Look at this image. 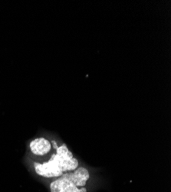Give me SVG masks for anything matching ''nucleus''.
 Returning a JSON list of instances; mask_svg holds the SVG:
<instances>
[{
	"label": "nucleus",
	"mask_w": 171,
	"mask_h": 192,
	"mask_svg": "<svg viewBox=\"0 0 171 192\" xmlns=\"http://www.w3.org/2000/svg\"><path fill=\"white\" fill-rule=\"evenodd\" d=\"M30 151L35 156H45L51 150V142L45 137H37L29 144Z\"/></svg>",
	"instance_id": "7ed1b4c3"
},
{
	"label": "nucleus",
	"mask_w": 171,
	"mask_h": 192,
	"mask_svg": "<svg viewBox=\"0 0 171 192\" xmlns=\"http://www.w3.org/2000/svg\"><path fill=\"white\" fill-rule=\"evenodd\" d=\"M89 178L88 169L78 167L74 171L56 178L50 184V190L51 192H87L85 187Z\"/></svg>",
	"instance_id": "f03ea898"
},
{
	"label": "nucleus",
	"mask_w": 171,
	"mask_h": 192,
	"mask_svg": "<svg viewBox=\"0 0 171 192\" xmlns=\"http://www.w3.org/2000/svg\"><path fill=\"white\" fill-rule=\"evenodd\" d=\"M78 159L65 145L58 147L56 153L43 163H34V169L38 175L43 178H58L67 172L74 171L78 167Z\"/></svg>",
	"instance_id": "f257e3e1"
}]
</instances>
